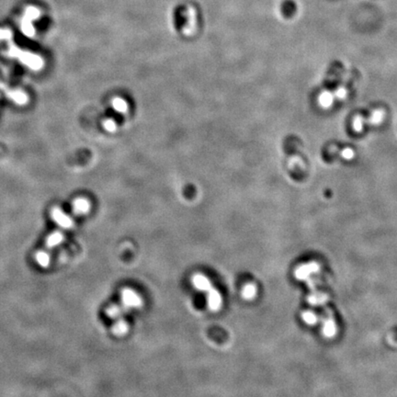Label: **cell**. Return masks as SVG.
Wrapping results in <instances>:
<instances>
[{
  "label": "cell",
  "mask_w": 397,
  "mask_h": 397,
  "mask_svg": "<svg viewBox=\"0 0 397 397\" xmlns=\"http://www.w3.org/2000/svg\"><path fill=\"white\" fill-rule=\"evenodd\" d=\"M7 55L9 57H16L20 60V62L22 63L25 65H27L29 68L32 70H41L43 66V60L39 55L31 54L30 52L22 51L15 46L13 43H10L9 49H8Z\"/></svg>",
  "instance_id": "cell-1"
},
{
  "label": "cell",
  "mask_w": 397,
  "mask_h": 397,
  "mask_svg": "<svg viewBox=\"0 0 397 397\" xmlns=\"http://www.w3.org/2000/svg\"><path fill=\"white\" fill-rule=\"evenodd\" d=\"M40 16L39 10L37 8L30 7L27 8L23 20L21 21V31L27 37H32L34 35V28L32 21L37 19Z\"/></svg>",
  "instance_id": "cell-2"
},
{
  "label": "cell",
  "mask_w": 397,
  "mask_h": 397,
  "mask_svg": "<svg viewBox=\"0 0 397 397\" xmlns=\"http://www.w3.org/2000/svg\"><path fill=\"white\" fill-rule=\"evenodd\" d=\"M121 298L122 303L128 309L139 308L143 305L142 297L132 289H124L121 293Z\"/></svg>",
  "instance_id": "cell-3"
},
{
  "label": "cell",
  "mask_w": 397,
  "mask_h": 397,
  "mask_svg": "<svg viewBox=\"0 0 397 397\" xmlns=\"http://www.w3.org/2000/svg\"><path fill=\"white\" fill-rule=\"evenodd\" d=\"M319 264L313 261L297 267L294 271V276L298 280H307L313 274L319 272Z\"/></svg>",
  "instance_id": "cell-4"
},
{
  "label": "cell",
  "mask_w": 397,
  "mask_h": 397,
  "mask_svg": "<svg viewBox=\"0 0 397 397\" xmlns=\"http://www.w3.org/2000/svg\"><path fill=\"white\" fill-rule=\"evenodd\" d=\"M51 216L55 223L63 229H70L71 227L74 226V222L70 216L67 215L58 207H55L52 210Z\"/></svg>",
  "instance_id": "cell-5"
},
{
  "label": "cell",
  "mask_w": 397,
  "mask_h": 397,
  "mask_svg": "<svg viewBox=\"0 0 397 397\" xmlns=\"http://www.w3.org/2000/svg\"><path fill=\"white\" fill-rule=\"evenodd\" d=\"M207 293V304L209 309L212 312L219 311L223 305V297L221 293L214 288L210 289Z\"/></svg>",
  "instance_id": "cell-6"
},
{
  "label": "cell",
  "mask_w": 397,
  "mask_h": 397,
  "mask_svg": "<svg viewBox=\"0 0 397 397\" xmlns=\"http://www.w3.org/2000/svg\"><path fill=\"white\" fill-rule=\"evenodd\" d=\"M191 280L194 288L200 292L206 293L212 288L210 280L203 274H195Z\"/></svg>",
  "instance_id": "cell-7"
},
{
  "label": "cell",
  "mask_w": 397,
  "mask_h": 397,
  "mask_svg": "<svg viewBox=\"0 0 397 397\" xmlns=\"http://www.w3.org/2000/svg\"><path fill=\"white\" fill-rule=\"evenodd\" d=\"M322 334L327 338H332L334 337L337 333V326L335 324V320L331 317H328L325 320L322 324L321 328Z\"/></svg>",
  "instance_id": "cell-8"
},
{
  "label": "cell",
  "mask_w": 397,
  "mask_h": 397,
  "mask_svg": "<svg viewBox=\"0 0 397 397\" xmlns=\"http://www.w3.org/2000/svg\"><path fill=\"white\" fill-rule=\"evenodd\" d=\"M91 208V204L85 198H78L73 203V210L77 214H86Z\"/></svg>",
  "instance_id": "cell-9"
},
{
  "label": "cell",
  "mask_w": 397,
  "mask_h": 397,
  "mask_svg": "<svg viewBox=\"0 0 397 397\" xmlns=\"http://www.w3.org/2000/svg\"><path fill=\"white\" fill-rule=\"evenodd\" d=\"M128 310H129V309H128L126 306H125L124 304H123V305L112 304V305H110V306H109V307L106 309V314H107L108 317L111 318V319H119V318H121Z\"/></svg>",
  "instance_id": "cell-10"
},
{
  "label": "cell",
  "mask_w": 397,
  "mask_h": 397,
  "mask_svg": "<svg viewBox=\"0 0 397 397\" xmlns=\"http://www.w3.org/2000/svg\"><path fill=\"white\" fill-rule=\"evenodd\" d=\"M334 101H335L334 94L330 91H327V90L320 93L319 97H318L319 105L324 109H328V108L332 107Z\"/></svg>",
  "instance_id": "cell-11"
},
{
  "label": "cell",
  "mask_w": 397,
  "mask_h": 397,
  "mask_svg": "<svg viewBox=\"0 0 397 397\" xmlns=\"http://www.w3.org/2000/svg\"><path fill=\"white\" fill-rule=\"evenodd\" d=\"M111 331L115 335L119 336L125 335L129 331V325L125 320L119 318L117 322H115V324L111 327Z\"/></svg>",
  "instance_id": "cell-12"
},
{
  "label": "cell",
  "mask_w": 397,
  "mask_h": 397,
  "mask_svg": "<svg viewBox=\"0 0 397 397\" xmlns=\"http://www.w3.org/2000/svg\"><path fill=\"white\" fill-rule=\"evenodd\" d=\"M111 107L116 112L121 113V114H125L129 109V105L127 102L125 101V99L120 98V97L114 98L111 101Z\"/></svg>",
  "instance_id": "cell-13"
},
{
  "label": "cell",
  "mask_w": 397,
  "mask_h": 397,
  "mask_svg": "<svg viewBox=\"0 0 397 397\" xmlns=\"http://www.w3.org/2000/svg\"><path fill=\"white\" fill-rule=\"evenodd\" d=\"M384 117H385V112H384L383 109H375L371 113V115H370V117L368 118L367 122L369 123V125L378 126L383 122Z\"/></svg>",
  "instance_id": "cell-14"
},
{
  "label": "cell",
  "mask_w": 397,
  "mask_h": 397,
  "mask_svg": "<svg viewBox=\"0 0 397 397\" xmlns=\"http://www.w3.org/2000/svg\"><path fill=\"white\" fill-rule=\"evenodd\" d=\"M257 293V286L254 283H248L246 284L243 290H242V297L247 300V301H251L253 300Z\"/></svg>",
  "instance_id": "cell-15"
},
{
  "label": "cell",
  "mask_w": 397,
  "mask_h": 397,
  "mask_svg": "<svg viewBox=\"0 0 397 397\" xmlns=\"http://www.w3.org/2000/svg\"><path fill=\"white\" fill-rule=\"evenodd\" d=\"M7 97L19 105H24L28 102L27 95L21 91H7Z\"/></svg>",
  "instance_id": "cell-16"
},
{
  "label": "cell",
  "mask_w": 397,
  "mask_h": 397,
  "mask_svg": "<svg viewBox=\"0 0 397 397\" xmlns=\"http://www.w3.org/2000/svg\"><path fill=\"white\" fill-rule=\"evenodd\" d=\"M63 240V235L60 232H55L48 236L46 240V245L48 248L52 249L56 246L60 245Z\"/></svg>",
  "instance_id": "cell-17"
},
{
  "label": "cell",
  "mask_w": 397,
  "mask_h": 397,
  "mask_svg": "<svg viewBox=\"0 0 397 397\" xmlns=\"http://www.w3.org/2000/svg\"><path fill=\"white\" fill-rule=\"evenodd\" d=\"M302 320L308 326H314L318 322V316L313 312L304 311L302 315Z\"/></svg>",
  "instance_id": "cell-18"
},
{
  "label": "cell",
  "mask_w": 397,
  "mask_h": 397,
  "mask_svg": "<svg viewBox=\"0 0 397 397\" xmlns=\"http://www.w3.org/2000/svg\"><path fill=\"white\" fill-rule=\"evenodd\" d=\"M281 10L285 16L293 14L296 10V3L293 0H285L281 5Z\"/></svg>",
  "instance_id": "cell-19"
},
{
  "label": "cell",
  "mask_w": 397,
  "mask_h": 397,
  "mask_svg": "<svg viewBox=\"0 0 397 397\" xmlns=\"http://www.w3.org/2000/svg\"><path fill=\"white\" fill-rule=\"evenodd\" d=\"M36 261L42 268H47L50 264V256L44 251H40L36 254Z\"/></svg>",
  "instance_id": "cell-20"
},
{
  "label": "cell",
  "mask_w": 397,
  "mask_h": 397,
  "mask_svg": "<svg viewBox=\"0 0 397 397\" xmlns=\"http://www.w3.org/2000/svg\"><path fill=\"white\" fill-rule=\"evenodd\" d=\"M327 301V296L323 293H314L308 297V303L313 305H319Z\"/></svg>",
  "instance_id": "cell-21"
},
{
  "label": "cell",
  "mask_w": 397,
  "mask_h": 397,
  "mask_svg": "<svg viewBox=\"0 0 397 397\" xmlns=\"http://www.w3.org/2000/svg\"><path fill=\"white\" fill-rule=\"evenodd\" d=\"M364 125H365V119L363 116L357 115L356 117L354 118L353 123H352V127H353V130L355 132H362V130L364 128Z\"/></svg>",
  "instance_id": "cell-22"
},
{
  "label": "cell",
  "mask_w": 397,
  "mask_h": 397,
  "mask_svg": "<svg viewBox=\"0 0 397 397\" xmlns=\"http://www.w3.org/2000/svg\"><path fill=\"white\" fill-rule=\"evenodd\" d=\"M102 126H103V128H104L107 132H114L117 130V125H116L115 121H113V120H111V119L105 120Z\"/></svg>",
  "instance_id": "cell-23"
},
{
  "label": "cell",
  "mask_w": 397,
  "mask_h": 397,
  "mask_svg": "<svg viewBox=\"0 0 397 397\" xmlns=\"http://www.w3.org/2000/svg\"><path fill=\"white\" fill-rule=\"evenodd\" d=\"M340 156L346 160H351L355 157V151L350 147L344 148L340 152Z\"/></svg>",
  "instance_id": "cell-24"
},
{
  "label": "cell",
  "mask_w": 397,
  "mask_h": 397,
  "mask_svg": "<svg viewBox=\"0 0 397 397\" xmlns=\"http://www.w3.org/2000/svg\"><path fill=\"white\" fill-rule=\"evenodd\" d=\"M334 96H335V99H337V100H344V99H346V97H347V95H348V90H347V88H345L344 86H339V87H337L336 89L335 90V92H334Z\"/></svg>",
  "instance_id": "cell-25"
},
{
  "label": "cell",
  "mask_w": 397,
  "mask_h": 397,
  "mask_svg": "<svg viewBox=\"0 0 397 397\" xmlns=\"http://www.w3.org/2000/svg\"><path fill=\"white\" fill-rule=\"evenodd\" d=\"M12 34L11 31L8 30H0V40H9L11 39Z\"/></svg>",
  "instance_id": "cell-26"
}]
</instances>
